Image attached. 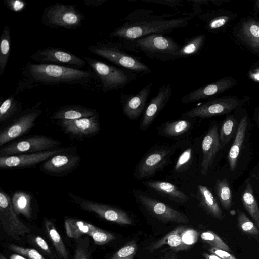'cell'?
<instances>
[{
  "label": "cell",
  "instance_id": "1",
  "mask_svg": "<svg viewBox=\"0 0 259 259\" xmlns=\"http://www.w3.org/2000/svg\"><path fill=\"white\" fill-rule=\"evenodd\" d=\"M151 11L138 10L125 17V22L109 35L120 41L133 40L148 35L166 34L174 29L187 26L194 18L193 14L179 18L166 19L175 14L152 15Z\"/></svg>",
  "mask_w": 259,
  "mask_h": 259
},
{
  "label": "cell",
  "instance_id": "2",
  "mask_svg": "<svg viewBox=\"0 0 259 259\" xmlns=\"http://www.w3.org/2000/svg\"><path fill=\"white\" fill-rule=\"evenodd\" d=\"M22 78L19 81L14 95L37 84L57 85L82 84L97 79L92 71L83 70L53 64H34L28 62L22 71Z\"/></svg>",
  "mask_w": 259,
  "mask_h": 259
},
{
  "label": "cell",
  "instance_id": "3",
  "mask_svg": "<svg viewBox=\"0 0 259 259\" xmlns=\"http://www.w3.org/2000/svg\"><path fill=\"white\" fill-rule=\"evenodd\" d=\"M88 50L91 53L134 73L145 74L152 72L148 66L130 53L120 42H100L89 46Z\"/></svg>",
  "mask_w": 259,
  "mask_h": 259
},
{
  "label": "cell",
  "instance_id": "4",
  "mask_svg": "<svg viewBox=\"0 0 259 259\" xmlns=\"http://www.w3.org/2000/svg\"><path fill=\"white\" fill-rule=\"evenodd\" d=\"M131 52H141L150 58L170 60L181 46L161 34L148 35L133 40L120 41Z\"/></svg>",
  "mask_w": 259,
  "mask_h": 259
},
{
  "label": "cell",
  "instance_id": "5",
  "mask_svg": "<svg viewBox=\"0 0 259 259\" xmlns=\"http://www.w3.org/2000/svg\"><path fill=\"white\" fill-rule=\"evenodd\" d=\"M85 18L74 5L55 3L44 9L41 23L51 28L75 30L82 25Z\"/></svg>",
  "mask_w": 259,
  "mask_h": 259
},
{
  "label": "cell",
  "instance_id": "6",
  "mask_svg": "<svg viewBox=\"0 0 259 259\" xmlns=\"http://www.w3.org/2000/svg\"><path fill=\"white\" fill-rule=\"evenodd\" d=\"M83 59L99 79L101 90L104 92L122 88L137 76L130 70L122 69L97 59L88 57H84Z\"/></svg>",
  "mask_w": 259,
  "mask_h": 259
},
{
  "label": "cell",
  "instance_id": "7",
  "mask_svg": "<svg viewBox=\"0 0 259 259\" xmlns=\"http://www.w3.org/2000/svg\"><path fill=\"white\" fill-rule=\"evenodd\" d=\"M176 146H155L149 150L138 163L134 176L138 179L148 178L168 164Z\"/></svg>",
  "mask_w": 259,
  "mask_h": 259
},
{
  "label": "cell",
  "instance_id": "8",
  "mask_svg": "<svg viewBox=\"0 0 259 259\" xmlns=\"http://www.w3.org/2000/svg\"><path fill=\"white\" fill-rule=\"evenodd\" d=\"M41 105L39 102L22 111L10 124L1 130V146L23 136L33 128L35 121L42 113Z\"/></svg>",
  "mask_w": 259,
  "mask_h": 259
},
{
  "label": "cell",
  "instance_id": "9",
  "mask_svg": "<svg viewBox=\"0 0 259 259\" xmlns=\"http://www.w3.org/2000/svg\"><path fill=\"white\" fill-rule=\"evenodd\" d=\"M61 142L43 135H33L15 141L1 149V157L35 153L52 150L59 146Z\"/></svg>",
  "mask_w": 259,
  "mask_h": 259
},
{
  "label": "cell",
  "instance_id": "10",
  "mask_svg": "<svg viewBox=\"0 0 259 259\" xmlns=\"http://www.w3.org/2000/svg\"><path fill=\"white\" fill-rule=\"evenodd\" d=\"M241 101L229 97L209 100L182 113L185 118H209L228 113L238 107Z\"/></svg>",
  "mask_w": 259,
  "mask_h": 259
},
{
  "label": "cell",
  "instance_id": "11",
  "mask_svg": "<svg viewBox=\"0 0 259 259\" xmlns=\"http://www.w3.org/2000/svg\"><path fill=\"white\" fill-rule=\"evenodd\" d=\"M0 223L4 231L15 240L30 232V228L23 223L15 212L9 196L0 191Z\"/></svg>",
  "mask_w": 259,
  "mask_h": 259
},
{
  "label": "cell",
  "instance_id": "12",
  "mask_svg": "<svg viewBox=\"0 0 259 259\" xmlns=\"http://www.w3.org/2000/svg\"><path fill=\"white\" fill-rule=\"evenodd\" d=\"M135 197L151 215L164 223L186 224L189 222L186 215L157 199L140 193H136Z\"/></svg>",
  "mask_w": 259,
  "mask_h": 259
},
{
  "label": "cell",
  "instance_id": "13",
  "mask_svg": "<svg viewBox=\"0 0 259 259\" xmlns=\"http://www.w3.org/2000/svg\"><path fill=\"white\" fill-rule=\"evenodd\" d=\"M197 238L198 233L196 230L181 225L178 226L161 239L152 243L146 249L152 252L164 245H167L175 251L185 250L195 243Z\"/></svg>",
  "mask_w": 259,
  "mask_h": 259
},
{
  "label": "cell",
  "instance_id": "14",
  "mask_svg": "<svg viewBox=\"0 0 259 259\" xmlns=\"http://www.w3.org/2000/svg\"><path fill=\"white\" fill-rule=\"evenodd\" d=\"M70 197L84 210L96 214L109 221L121 225H132L133 221L125 211L108 205L80 198L69 193Z\"/></svg>",
  "mask_w": 259,
  "mask_h": 259
},
{
  "label": "cell",
  "instance_id": "15",
  "mask_svg": "<svg viewBox=\"0 0 259 259\" xmlns=\"http://www.w3.org/2000/svg\"><path fill=\"white\" fill-rule=\"evenodd\" d=\"M30 58L42 64L56 63L78 67H84L87 64L83 58L72 52L56 47H49L39 50L33 53Z\"/></svg>",
  "mask_w": 259,
  "mask_h": 259
},
{
  "label": "cell",
  "instance_id": "16",
  "mask_svg": "<svg viewBox=\"0 0 259 259\" xmlns=\"http://www.w3.org/2000/svg\"><path fill=\"white\" fill-rule=\"evenodd\" d=\"M67 151L66 149H52L35 153L22 154L0 157L1 169L25 168L33 167L56 154Z\"/></svg>",
  "mask_w": 259,
  "mask_h": 259
},
{
  "label": "cell",
  "instance_id": "17",
  "mask_svg": "<svg viewBox=\"0 0 259 259\" xmlns=\"http://www.w3.org/2000/svg\"><path fill=\"white\" fill-rule=\"evenodd\" d=\"M57 124L66 134L76 139L88 138L94 136L100 130L98 113L91 117L75 120H59Z\"/></svg>",
  "mask_w": 259,
  "mask_h": 259
},
{
  "label": "cell",
  "instance_id": "18",
  "mask_svg": "<svg viewBox=\"0 0 259 259\" xmlns=\"http://www.w3.org/2000/svg\"><path fill=\"white\" fill-rule=\"evenodd\" d=\"M81 162L80 157L68 151L56 154L43 162L40 169L51 175L62 176L77 168Z\"/></svg>",
  "mask_w": 259,
  "mask_h": 259
},
{
  "label": "cell",
  "instance_id": "19",
  "mask_svg": "<svg viewBox=\"0 0 259 259\" xmlns=\"http://www.w3.org/2000/svg\"><path fill=\"white\" fill-rule=\"evenodd\" d=\"M172 89L170 83L161 86L157 94L149 102L142 117L139 127L142 131L147 130L156 116L164 108L172 95Z\"/></svg>",
  "mask_w": 259,
  "mask_h": 259
},
{
  "label": "cell",
  "instance_id": "20",
  "mask_svg": "<svg viewBox=\"0 0 259 259\" xmlns=\"http://www.w3.org/2000/svg\"><path fill=\"white\" fill-rule=\"evenodd\" d=\"M236 84L231 77H225L210 84L199 87L184 96L181 99L183 104H187L215 96Z\"/></svg>",
  "mask_w": 259,
  "mask_h": 259
},
{
  "label": "cell",
  "instance_id": "21",
  "mask_svg": "<svg viewBox=\"0 0 259 259\" xmlns=\"http://www.w3.org/2000/svg\"><path fill=\"white\" fill-rule=\"evenodd\" d=\"M152 85V83L146 84L136 94H121L123 112L130 120L137 119L143 112Z\"/></svg>",
  "mask_w": 259,
  "mask_h": 259
},
{
  "label": "cell",
  "instance_id": "22",
  "mask_svg": "<svg viewBox=\"0 0 259 259\" xmlns=\"http://www.w3.org/2000/svg\"><path fill=\"white\" fill-rule=\"evenodd\" d=\"M202 160L201 172L206 175L211 166L215 156L221 149L220 141L217 124H214L207 131L201 144Z\"/></svg>",
  "mask_w": 259,
  "mask_h": 259
},
{
  "label": "cell",
  "instance_id": "23",
  "mask_svg": "<svg viewBox=\"0 0 259 259\" xmlns=\"http://www.w3.org/2000/svg\"><path fill=\"white\" fill-rule=\"evenodd\" d=\"M144 184L175 202L183 203L189 199L188 196L179 190L176 185L170 182L154 180L145 181L144 182Z\"/></svg>",
  "mask_w": 259,
  "mask_h": 259
},
{
  "label": "cell",
  "instance_id": "24",
  "mask_svg": "<svg viewBox=\"0 0 259 259\" xmlns=\"http://www.w3.org/2000/svg\"><path fill=\"white\" fill-rule=\"evenodd\" d=\"M97 113L95 109L80 105H66L57 109L50 118L58 120H71L91 117Z\"/></svg>",
  "mask_w": 259,
  "mask_h": 259
},
{
  "label": "cell",
  "instance_id": "25",
  "mask_svg": "<svg viewBox=\"0 0 259 259\" xmlns=\"http://www.w3.org/2000/svg\"><path fill=\"white\" fill-rule=\"evenodd\" d=\"M197 195L200 206L207 214L220 220L224 218L223 212L207 187L198 185Z\"/></svg>",
  "mask_w": 259,
  "mask_h": 259
},
{
  "label": "cell",
  "instance_id": "26",
  "mask_svg": "<svg viewBox=\"0 0 259 259\" xmlns=\"http://www.w3.org/2000/svg\"><path fill=\"white\" fill-rule=\"evenodd\" d=\"M240 38L254 52L259 53V21L250 19L242 23L238 31Z\"/></svg>",
  "mask_w": 259,
  "mask_h": 259
},
{
  "label": "cell",
  "instance_id": "27",
  "mask_svg": "<svg viewBox=\"0 0 259 259\" xmlns=\"http://www.w3.org/2000/svg\"><path fill=\"white\" fill-rule=\"evenodd\" d=\"M247 124V117L245 116L241 118L239 122L235 139L229 150L228 160L232 171L236 169L241 147L244 140Z\"/></svg>",
  "mask_w": 259,
  "mask_h": 259
},
{
  "label": "cell",
  "instance_id": "28",
  "mask_svg": "<svg viewBox=\"0 0 259 259\" xmlns=\"http://www.w3.org/2000/svg\"><path fill=\"white\" fill-rule=\"evenodd\" d=\"M189 119L184 118L165 122L158 128V133L166 137H179L188 132L191 128L192 122Z\"/></svg>",
  "mask_w": 259,
  "mask_h": 259
},
{
  "label": "cell",
  "instance_id": "29",
  "mask_svg": "<svg viewBox=\"0 0 259 259\" xmlns=\"http://www.w3.org/2000/svg\"><path fill=\"white\" fill-rule=\"evenodd\" d=\"M66 234L71 238H78L83 235L91 236L98 227L83 221L67 218L65 221Z\"/></svg>",
  "mask_w": 259,
  "mask_h": 259
},
{
  "label": "cell",
  "instance_id": "30",
  "mask_svg": "<svg viewBox=\"0 0 259 259\" xmlns=\"http://www.w3.org/2000/svg\"><path fill=\"white\" fill-rule=\"evenodd\" d=\"M32 200V196L30 193L23 191L15 192L11 199L15 212L30 219L31 216Z\"/></svg>",
  "mask_w": 259,
  "mask_h": 259
},
{
  "label": "cell",
  "instance_id": "31",
  "mask_svg": "<svg viewBox=\"0 0 259 259\" xmlns=\"http://www.w3.org/2000/svg\"><path fill=\"white\" fill-rule=\"evenodd\" d=\"M241 201L246 210L259 229V207L254 197L251 183L247 181L242 196Z\"/></svg>",
  "mask_w": 259,
  "mask_h": 259
},
{
  "label": "cell",
  "instance_id": "32",
  "mask_svg": "<svg viewBox=\"0 0 259 259\" xmlns=\"http://www.w3.org/2000/svg\"><path fill=\"white\" fill-rule=\"evenodd\" d=\"M22 106L21 102L18 100L13 94L5 99L0 106V123L16 118L21 112Z\"/></svg>",
  "mask_w": 259,
  "mask_h": 259
},
{
  "label": "cell",
  "instance_id": "33",
  "mask_svg": "<svg viewBox=\"0 0 259 259\" xmlns=\"http://www.w3.org/2000/svg\"><path fill=\"white\" fill-rule=\"evenodd\" d=\"M205 41V35L204 34H199L189 38L183 46H181L178 51L171 57L170 60L196 55L200 51Z\"/></svg>",
  "mask_w": 259,
  "mask_h": 259
},
{
  "label": "cell",
  "instance_id": "34",
  "mask_svg": "<svg viewBox=\"0 0 259 259\" xmlns=\"http://www.w3.org/2000/svg\"><path fill=\"white\" fill-rule=\"evenodd\" d=\"M0 40V76H2L8 62L11 51V38L8 25L4 26Z\"/></svg>",
  "mask_w": 259,
  "mask_h": 259
},
{
  "label": "cell",
  "instance_id": "35",
  "mask_svg": "<svg viewBox=\"0 0 259 259\" xmlns=\"http://www.w3.org/2000/svg\"><path fill=\"white\" fill-rule=\"evenodd\" d=\"M214 191L221 204L223 208L229 210L232 204V191L226 178L217 180Z\"/></svg>",
  "mask_w": 259,
  "mask_h": 259
},
{
  "label": "cell",
  "instance_id": "36",
  "mask_svg": "<svg viewBox=\"0 0 259 259\" xmlns=\"http://www.w3.org/2000/svg\"><path fill=\"white\" fill-rule=\"evenodd\" d=\"M45 224L48 236L57 251L64 259H68V253L65 246L54 224L48 219H45Z\"/></svg>",
  "mask_w": 259,
  "mask_h": 259
},
{
  "label": "cell",
  "instance_id": "37",
  "mask_svg": "<svg viewBox=\"0 0 259 259\" xmlns=\"http://www.w3.org/2000/svg\"><path fill=\"white\" fill-rule=\"evenodd\" d=\"M236 125V120L231 116L223 122L219 134L221 148H223L232 138Z\"/></svg>",
  "mask_w": 259,
  "mask_h": 259
},
{
  "label": "cell",
  "instance_id": "38",
  "mask_svg": "<svg viewBox=\"0 0 259 259\" xmlns=\"http://www.w3.org/2000/svg\"><path fill=\"white\" fill-rule=\"evenodd\" d=\"M237 221L239 229L243 233L252 236H259V229L244 212H238Z\"/></svg>",
  "mask_w": 259,
  "mask_h": 259
},
{
  "label": "cell",
  "instance_id": "39",
  "mask_svg": "<svg viewBox=\"0 0 259 259\" xmlns=\"http://www.w3.org/2000/svg\"><path fill=\"white\" fill-rule=\"evenodd\" d=\"M201 238L211 247L220 248L229 252L231 251L228 245L217 234L211 231L202 232L201 234Z\"/></svg>",
  "mask_w": 259,
  "mask_h": 259
},
{
  "label": "cell",
  "instance_id": "40",
  "mask_svg": "<svg viewBox=\"0 0 259 259\" xmlns=\"http://www.w3.org/2000/svg\"><path fill=\"white\" fill-rule=\"evenodd\" d=\"M137 250L136 242L131 241L116 252L110 259H134Z\"/></svg>",
  "mask_w": 259,
  "mask_h": 259
},
{
  "label": "cell",
  "instance_id": "41",
  "mask_svg": "<svg viewBox=\"0 0 259 259\" xmlns=\"http://www.w3.org/2000/svg\"><path fill=\"white\" fill-rule=\"evenodd\" d=\"M91 236L94 242L99 245L107 244L115 238L113 234L98 228L93 232Z\"/></svg>",
  "mask_w": 259,
  "mask_h": 259
},
{
  "label": "cell",
  "instance_id": "42",
  "mask_svg": "<svg viewBox=\"0 0 259 259\" xmlns=\"http://www.w3.org/2000/svg\"><path fill=\"white\" fill-rule=\"evenodd\" d=\"M192 157V149L191 148L185 149L178 157L175 164L174 170L176 172H180L185 170L188 165Z\"/></svg>",
  "mask_w": 259,
  "mask_h": 259
},
{
  "label": "cell",
  "instance_id": "43",
  "mask_svg": "<svg viewBox=\"0 0 259 259\" xmlns=\"http://www.w3.org/2000/svg\"><path fill=\"white\" fill-rule=\"evenodd\" d=\"M9 248L18 254L28 257L29 259H45L37 250L31 248H26L15 245L10 244Z\"/></svg>",
  "mask_w": 259,
  "mask_h": 259
},
{
  "label": "cell",
  "instance_id": "44",
  "mask_svg": "<svg viewBox=\"0 0 259 259\" xmlns=\"http://www.w3.org/2000/svg\"><path fill=\"white\" fill-rule=\"evenodd\" d=\"M228 16L222 15L213 17L207 24V27L209 30H215L224 26L229 21Z\"/></svg>",
  "mask_w": 259,
  "mask_h": 259
},
{
  "label": "cell",
  "instance_id": "45",
  "mask_svg": "<svg viewBox=\"0 0 259 259\" xmlns=\"http://www.w3.org/2000/svg\"><path fill=\"white\" fill-rule=\"evenodd\" d=\"M4 4L8 9L17 13L23 11L26 6V2L21 0H4Z\"/></svg>",
  "mask_w": 259,
  "mask_h": 259
},
{
  "label": "cell",
  "instance_id": "46",
  "mask_svg": "<svg viewBox=\"0 0 259 259\" xmlns=\"http://www.w3.org/2000/svg\"><path fill=\"white\" fill-rule=\"evenodd\" d=\"M209 251L221 259H237L233 254H231L229 251L215 248L211 247L209 249Z\"/></svg>",
  "mask_w": 259,
  "mask_h": 259
},
{
  "label": "cell",
  "instance_id": "47",
  "mask_svg": "<svg viewBox=\"0 0 259 259\" xmlns=\"http://www.w3.org/2000/svg\"><path fill=\"white\" fill-rule=\"evenodd\" d=\"M34 241L35 243L44 251L49 254L50 255L52 254L49 246L42 238L39 236L35 237L34 238Z\"/></svg>",
  "mask_w": 259,
  "mask_h": 259
},
{
  "label": "cell",
  "instance_id": "48",
  "mask_svg": "<svg viewBox=\"0 0 259 259\" xmlns=\"http://www.w3.org/2000/svg\"><path fill=\"white\" fill-rule=\"evenodd\" d=\"M147 2H153L158 4H164L163 5H167L173 8H177L179 6H182L181 1H145Z\"/></svg>",
  "mask_w": 259,
  "mask_h": 259
},
{
  "label": "cell",
  "instance_id": "49",
  "mask_svg": "<svg viewBox=\"0 0 259 259\" xmlns=\"http://www.w3.org/2000/svg\"><path fill=\"white\" fill-rule=\"evenodd\" d=\"M106 0H85L84 4L87 6L98 7L101 6Z\"/></svg>",
  "mask_w": 259,
  "mask_h": 259
},
{
  "label": "cell",
  "instance_id": "50",
  "mask_svg": "<svg viewBox=\"0 0 259 259\" xmlns=\"http://www.w3.org/2000/svg\"><path fill=\"white\" fill-rule=\"evenodd\" d=\"M74 259H88L85 251L82 248H78L75 252Z\"/></svg>",
  "mask_w": 259,
  "mask_h": 259
},
{
  "label": "cell",
  "instance_id": "51",
  "mask_svg": "<svg viewBox=\"0 0 259 259\" xmlns=\"http://www.w3.org/2000/svg\"><path fill=\"white\" fill-rule=\"evenodd\" d=\"M203 256L205 259H221L217 255L212 253L208 254L204 253L203 254Z\"/></svg>",
  "mask_w": 259,
  "mask_h": 259
},
{
  "label": "cell",
  "instance_id": "52",
  "mask_svg": "<svg viewBox=\"0 0 259 259\" xmlns=\"http://www.w3.org/2000/svg\"><path fill=\"white\" fill-rule=\"evenodd\" d=\"M10 259H26V258H24V257H23L21 255L16 254H12L10 256Z\"/></svg>",
  "mask_w": 259,
  "mask_h": 259
},
{
  "label": "cell",
  "instance_id": "53",
  "mask_svg": "<svg viewBox=\"0 0 259 259\" xmlns=\"http://www.w3.org/2000/svg\"><path fill=\"white\" fill-rule=\"evenodd\" d=\"M255 5L257 8L259 10V1H257L255 2Z\"/></svg>",
  "mask_w": 259,
  "mask_h": 259
},
{
  "label": "cell",
  "instance_id": "54",
  "mask_svg": "<svg viewBox=\"0 0 259 259\" xmlns=\"http://www.w3.org/2000/svg\"><path fill=\"white\" fill-rule=\"evenodd\" d=\"M0 259H7V258L2 254H1V255H0Z\"/></svg>",
  "mask_w": 259,
  "mask_h": 259
},
{
  "label": "cell",
  "instance_id": "55",
  "mask_svg": "<svg viewBox=\"0 0 259 259\" xmlns=\"http://www.w3.org/2000/svg\"><path fill=\"white\" fill-rule=\"evenodd\" d=\"M161 259H175V258H169V257H165L164 258H161Z\"/></svg>",
  "mask_w": 259,
  "mask_h": 259
},
{
  "label": "cell",
  "instance_id": "56",
  "mask_svg": "<svg viewBox=\"0 0 259 259\" xmlns=\"http://www.w3.org/2000/svg\"><path fill=\"white\" fill-rule=\"evenodd\" d=\"M258 120H259V114H258Z\"/></svg>",
  "mask_w": 259,
  "mask_h": 259
}]
</instances>
